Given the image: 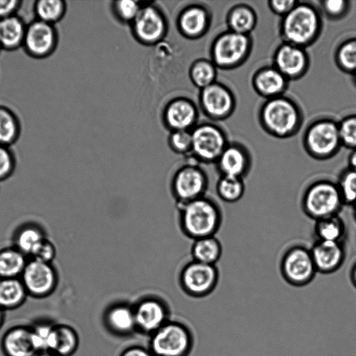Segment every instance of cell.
Instances as JSON below:
<instances>
[{"instance_id":"1","label":"cell","mask_w":356,"mask_h":356,"mask_svg":"<svg viewBox=\"0 0 356 356\" xmlns=\"http://www.w3.org/2000/svg\"><path fill=\"white\" fill-rule=\"evenodd\" d=\"M181 232L193 241L215 236L220 229L222 214L217 202L206 195L177 205Z\"/></svg>"},{"instance_id":"2","label":"cell","mask_w":356,"mask_h":356,"mask_svg":"<svg viewBox=\"0 0 356 356\" xmlns=\"http://www.w3.org/2000/svg\"><path fill=\"white\" fill-rule=\"evenodd\" d=\"M344 205L337 182L327 179L312 182L301 199L303 212L314 221L339 214Z\"/></svg>"},{"instance_id":"3","label":"cell","mask_w":356,"mask_h":356,"mask_svg":"<svg viewBox=\"0 0 356 356\" xmlns=\"http://www.w3.org/2000/svg\"><path fill=\"white\" fill-rule=\"evenodd\" d=\"M209 184L207 172L196 163H188L175 171L170 186L177 205H180L204 196Z\"/></svg>"},{"instance_id":"4","label":"cell","mask_w":356,"mask_h":356,"mask_svg":"<svg viewBox=\"0 0 356 356\" xmlns=\"http://www.w3.org/2000/svg\"><path fill=\"white\" fill-rule=\"evenodd\" d=\"M150 336L149 350L154 356H186L192 346L189 330L179 322L168 321Z\"/></svg>"},{"instance_id":"5","label":"cell","mask_w":356,"mask_h":356,"mask_svg":"<svg viewBox=\"0 0 356 356\" xmlns=\"http://www.w3.org/2000/svg\"><path fill=\"white\" fill-rule=\"evenodd\" d=\"M280 269L283 279L295 287L310 284L317 273L310 249L302 245H292L284 252Z\"/></svg>"},{"instance_id":"6","label":"cell","mask_w":356,"mask_h":356,"mask_svg":"<svg viewBox=\"0 0 356 356\" xmlns=\"http://www.w3.org/2000/svg\"><path fill=\"white\" fill-rule=\"evenodd\" d=\"M134 38L139 43L153 46L166 35L168 24L162 10L152 2L143 1V6L130 24Z\"/></svg>"},{"instance_id":"7","label":"cell","mask_w":356,"mask_h":356,"mask_svg":"<svg viewBox=\"0 0 356 356\" xmlns=\"http://www.w3.org/2000/svg\"><path fill=\"white\" fill-rule=\"evenodd\" d=\"M219 280V271L216 265L201 263L195 260L187 262L181 268L179 281L188 295L201 298L210 294Z\"/></svg>"},{"instance_id":"8","label":"cell","mask_w":356,"mask_h":356,"mask_svg":"<svg viewBox=\"0 0 356 356\" xmlns=\"http://www.w3.org/2000/svg\"><path fill=\"white\" fill-rule=\"evenodd\" d=\"M191 155L198 162L215 163L227 145L225 134L215 124L201 123L191 130Z\"/></svg>"},{"instance_id":"9","label":"cell","mask_w":356,"mask_h":356,"mask_svg":"<svg viewBox=\"0 0 356 356\" xmlns=\"http://www.w3.org/2000/svg\"><path fill=\"white\" fill-rule=\"evenodd\" d=\"M29 296L44 298L51 295L58 284V273L52 263L29 259L20 276Z\"/></svg>"},{"instance_id":"10","label":"cell","mask_w":356,"mask_h":356,"mask_svg":"<svg viewBox=\"0 0 356 356\" xmlns=\"http://www.w3.org/2000/svg\"><path fill=\"white\" fill-rule=\"evenodd\" d=\"M318 25V17L312 8L298 5L285 15L282 31L291 44L302 45L314 38Z\"/></svg>"},{"instance_id":"11","label":"cell","mask_w":356,"mask_h":356,"mask_svg":"<svg viewBox=\"0 0 356 356\" xmlns=\"http://www.w3.org/2000/svg\"><path fill=\"white\" fill-rule=\"evenodd\" d=\"M58 44V33L52 25L33 19L26 25L22 48L25 53L35 59L50 56Z\"/></svg>"},{"instance_id":"12","label":"cell","mask_w":356,"mask_h":356,"mask_svg":"<svg viewBox=\"0 0 356 356\" xmlns=\"http://www.w3.org/2000/svg\"><path fill=\"white\" fill-rule=\"evenodd\" d=\"M341 144L339 127L330 121L314 124L308 131L305 147L313 158L327 159L338 152Z\"/></svg>"},{"instance_id":"13","label":"cell","mask_w":356,"mask_h":356,"mask_svg":"<svg viewBox=\"0 0 356 356\" xmlns=\"http://www.w3.org/2000/svg\"><path fill=\"white\" fill-rule=\"evenodd\" d=\"M262 118L265 126L278 136H286L297 127L299 114L289 100L276 97L264 106Z\"/></svg>"},{"instance_id":"14","label":"cell","mask_w":356,"mask_h":356,"mask_svg":"<svg viewBox=\"0 0 356 356\" xmlns=\"http://www.w3.org/2000/svg\"><path fill=\"white\" fill-rule=\"evenodd\" d=\"M249 48L246 35L229 31L218 36L211 48L212 62L216 67L227 68L240 62Z\"/></svg>"},{"instance_id":"15","label":"cell","mask_w":356,"mask_h":356,"mask_svg":"<svg viewBox=\"0 0 356 356\" xmlns=\"http://www.w3.org/2000/svg\"><path fill=\"white\" fill-rule=\"evenodd\" d=\"M162 119L164 125L170 131H191L197 125L198 110L195 104L189 98L177 97L165 104Z\"/></svg>"},{"instance_id":"16","label":"cell","mask_w":356,"mask_h":356,"mask_svg":"<svg viewBox=\"0 0 356 356\" xmlns=\"http://www.w3.org/2000/svg\"><path fill=\"white\" fill-rule=\"evenodd\" d=\"M133 307L136 329L143 333L151 335L168 321L166 305L156 297H145Z\"/></svg>"},{"instance_id":"17","label":"cell","mask_w":356,"mask_h":356,"mask_svg":"<svg viewBox=\"0 0 356 356\" xmlns=\"http://www.w3.org/2000/svg\"><path fill=\"white\" fill-rule=\"evenodd\" d=\"M199 104L207 117L217 120L225 118L230 113L234 106V100L227 88L214 82L200 90Z\"/></svg>"},{"instance_id":"18","label":"cell","mask_w":356,"mask_h":356,"mask_svg":"<svg viewBox=\"0 0 356 356\" xmlns=\"http://www.w3.org/2000/svg\"><path fill=\"white\" fill-rule=\"evenodd\" d=\"M211 15L208 9L201 4H190L179 13L176 25L179 33L189 40L202 38L208 31Z\"/></svg>"},{"instance_id":"19","label":"cell","mask_w":356,"mask_h":356,"mask_svg":"<svg viewBox=\"0 0 356 356\" xmlns=\"http://www.w3.org/2000/svg\"><path fill=\"white\" fill-rule=\"evenodd\" d=\"M309 249L317 273L321 274L337 271L346 257L343 241L316 240Z\"/></svg>"},{"instance_id":"20","label":"cell","mask_w":356,"mask_h":356,"mask_svg":"<svg viewBox=\"0 0 356 356\" xmlns=\"http://www.w3.org/2000/svg\"><path fill=\"white\" fill-rule=\"evenodd\" d=\"M215 164L220 175L243 179L250 172L251 159L247 150L242 146L227 144Z\"/></svg>"},{"instance_id":"21","label":"cell","mask_w":356,"mask_h":356,"mask_svg":"<svg viewBox=\"0 0 356 356\" xmlns=\"http://www.w3.org/2000/svg\"><path fill=\"white\" fill-rule=\"evenodd\" d=\"M1 343L5 356H35L38 353L29 326L10 327L4 333Z\"/></svg>"},{"instance_id":"22","label":"cell","mask_w":356,"mask_h":356,"mask_svg":"<svg viewBox=\"0 0 356 356\" xmlns=\"http://www.w3.org/2000/svg\"><path fill=\"white\" fill-rule=\"evenodd\" d=\"M104 321L111 332L119 335H128L137 330L134 307L125 303L109 307L105 312Z\"/></svg>"},{"instance_id":"23","label":"cell","mask_w":356,"mask_h":356,"mask_svg":"<svg viewBox=\"0 0 356 356\" xmlns=\"http://www.w3.org/2000/svg\"><path fill=\"white\" fill-rule=\"evenodd\" d=\"M47 234L39 224L28 222L20 225L13 235V245L29 259L38 245L47 238Z\"/></svg>"},{"instance_id":"24","label":"cell","mask_w":356,"mask_h":356,"mask_svg":"<svg viewBox=\"0 0 356 356\" xmlns=\"http://www.w3.org/2000/svg\"><path fill=\"white\" fill-rule=\"evenodd\" d=\"M275 63L277 70L284 76L295 77L304 71L307 58L300 47L288 44L282 46L277 51Z\"/></svg>"},{"instance_id":"25","label":"cell","mask_w":356,"mask_h":356,"mask_svg":"<svg viewBox=\"0 0 356 356\" xmlns=\"http://www.w3.org/2000/svg\"><path fill=\"white\" fill-rule=\"evenodd\" d=\"M79 343V335L72 327L65 324L54 325L47 351L56 356H71L77 350Z\"/></svg>"},{"instance_id":"26","label":"cell","mask_w":356,"mask_h":356,"mask_svg":"<svg viewBox=\"0 0 356 356\" xmlns=\"http://www.w3.org/2000/svg\"><path fill=\"white\" fill-rule=\"evenodd\" d=\"M26 25L17 14L1 19L0 49L12 51L22 47Z\"/></svg>"},{"instance_id":"27","label":"cell","mask_w":356,"mask_h":356,"mask_svg":"<svg viewBox=\"0 0 356 356\" xmlns=\"http://www.w3.org/2000/svg\"><path fill=\"white\" fill-rule=\"evenodd\" d=\"M27 296L26 290L19 277L0 280V307L3 310L18 308L23 305Z\"/></svg>"},{"instance_id":"28","label":"cell","mask_w":356,"mask_h":356,"mask_svg":"<svg viewBox=\"0 0 356 356\" xmlns=\"http://www.w3.org/2000/svg\"><path fill=\"white\" fill-rule=\"evenodd\" d=\"M28 260L13 245L0 248V280L20 277Z\"/></svg>"},{"instance_id":"29","label":"cell","mask_w":356,"mask_h":356,"mask_svg":"<svg viewBox=\"0 0 356 356\" xmlns=\"http://www.w3.org/2000/svg\"><path fill=\"white\" fill-rule=\"evenodd\" d=\"M191 253L193 260L216 265L222 256V247L218 238L209 236L194 240Z\"/></svg>"},{"instance_id":"30","label":"cell","mask_w":356,"mask_h":356,"mask_svg":"<svg viewBox=\"0 0 356 356\" xmlns=\"http://www.w3.org/2000/svg\"><path fill=\"white\" fill-rule=\"evenodd\" d=\"M314 232L316 240L342 242L346 227L342 218L337 214L315 220Z\"/></svg>"},{"instance_id":"31","label":"cell","mask_w":356,"mask_h":356,"mask_svg":"<svg viewBox=\"0 0 356 356\" xmlns=\"http://www.w3.org/2000/svg\"><path fill=\"white\" fill-rule=\"evenodd\" d=\"M21 134V123L10 108L0 105V144L11 147Z\"/></svg>"},{"instance_id":"32","label":"cell","mask_w":356,"mask_h":356,"mask_svg":"<svg viewBox=\"0 0 356 356\" xmlns=\"http://www.w3.org/2000/svg\"><path fill=\"white\" fill-rule=\"evenodd\" d=\"M67 4L63 0H38L33 4L35 19L55 25L65 16Z\"/></svg>"},{"instance_id":"33","label":"cell","mask_w":356,"mask_h":356,"mask_svg":"<svg viewBox=\"0 0 356 356\" xmlns=\"http://www.w3.org/2000/svg\"><path fill=\"white\" fill-rule=\"evenodd\" d=\"M245 183L243 178L220 175L216 184L218 197L227 203H234L240 200L245 193Z\"/></svg>"},{"instance_id":"34","label":"cell","mask_w":356,"mask_h":356,"mask_svg":"<svg viewBox=\"0 0 356 356\" xmlns=\"http://www.w3.org/2000/svg\"><path fill=\"white\" fill-rule=\"evenodd\" d=\"M254 86L265 96L277 95L285 86V76L277 69H265L256 76Z\"/></svg>"},{"instance_id":"35","label":"cell","mask_w":356,"mask_h":356,"mask_svg":"<svg viewBox=\"0 0 356 356\" xmlns=\"http://www.w3.org/2000/svg\"><path fill=\"white\" fill-rule=\"evenodd\" d=\"M188 74L193 84L201 90L216 82V66L212 60L199 58L192 63Z\"/></svg>"},{"instance_id":"36","label":"cell","mask_w":356,"mask_h":356,"mask_svg":"<svg viewBox=\"0 0 356 356\" xmlns=\"http://www.w3.org/2000/svg\"><path fill=\"white\" fill-rule=\"evenodd\" d=\"M228 24L232 31L245 35L254 27L255 17L250 10L245 7H238L230 12Z\"/></svg>"},{"instance_id":"37","label":"cell","mask_w":356,"mask_h":356,"mask_svg":"<svg viewBox=\"0 0 356 356\" xmlns=\"http://www.w3.org/2000/svg\"><path fill=\"white\" fill-rule=\"evenodd\" d=\"M345 205H356V171L349 168L344 169L337 181Z\"/></svg>"},{"instance_id":"38","label":"cell","mask_w":356,"mask_h":356,"mask_svg":"<svg viewBox=\"0 0 356 356\" xmlns=\"http://www.w3.org/2000/svg\"><path fill=\"white\" fill-rule=\"evenodd\" d=\"M143 1L117 0L111 3V10L115 17L123 24H131L140 12Z\"/></svg>"},{"instance_id":"39","label":"cell","mask_w":356,"mask_h":356,"mask_svg":"<svg viewBox=\"0 0 356 356\" xmlns=\"http://www.w3.org/2000/svg\"><path fill=\"white\" fill-rule=\"evenodd\" d=\"M168 143L171 150L176 154L183 155L191 154V131H172L169 134Z\"/></svg>"},{"instance_id":"40","label":"cell","mask_w":356,"mask_h":356,"mask_svg":"<svg viewBox=\"0 0 356 356\" xmlns=\"http://www.w3.org/2000/svg\"><path fill=\"white\" fill-rule=\"evenodd\" d=\"M338 60L345 70L353 73L356 72V39L341 45L338 51Z\"/></svg>"},{"instance_id":"41","label":"cell","mask_w":356,"mask_h":356,"mask_svg":"<svg viewBox=\"0 0 356 356\" xmlns=\"http://www.w3.org/2000/svg\"><path fill=\"white\" fill-rule=\"evenodd\" d=\"M17 165L16 158L10 147L0 144V181L9 179Z\"/></svg>"},{"instance_id":"42","label":"cell","mask_w":356,"mask_h":356,"mask_svg":"<svg viewBox=\"0 0 356 356\" xmlns=\"http://www.w3.org/2000/svg\"><path fill=\"white\" fill-rule=\"evenodd\" d=\"M54 325L50 323H39L31 326L32 334L38 353L47 351L48 343Z\"/></svg>"},{"instance_id":"43","label":"cell","mask_w":356,"mask_h":356,"mask_svg":"<svg viewBox=\"0 0 356 356\" xmlns=\"http://www.w3.org/2000/svg\"><path fill=\"white\" fill-rule=\"evenodd\" d=\"M341 144L352 149H356V115L346 118L339 127Z\"/></svg>"},{"instance_id":"44","label":"cell","mask_w":356,"mask_h":356,"mask_svg":"<svg viewBox=\"0 0 356 356\" xmlns=\"http://www.w3.org/2000/svg\"><path fill=\"white\" fill-rule=\"evenodd\" d=\"M56 256V248L54 243L47 238L38 245L29 259L52 263Z\"/></svg>"},{"instance_id":"45","label":"cell","mask_w":356,"mask_h":356,"mask_svg":"<svg viewBox=\"0 0 356 356\" xmlns=\"http://www.w3.org/2000/svg\"><path fill=\"white\" fill-rule=\"evenodd\" d=\"M22 3L20 0H0V20L16 15Z\"/></svg>"},{"instance_id":"46","label":"cell","mask_w":356,"mask_h":356,"mask_svg":"<svg viewBox=\"0 0 356 356\" xmlns=\"http://www.w3.org/2000/svg\"><path fill=\"white\" fill-rule=\"evenodd\" d=\"M325 11L332 16L341 15L347 8V2L343 0H329L324 2Z\"/></svg>"},{"instance_id":"47","label":"cell","mask_w":356,"mask_h":356,"mask_svg":"<svg viewBox=\"0 0 356 356\" xmlns=\"http://www.w3.org/2000/svg\"><path fill=\"white\" fill-rule=\"evenodd\" d=\"M296 3L292 0L273 1L270 2V6L275 13L286 15L296 6Z\"/></svg>"},{"instance_id":"48","label":"cell","mask_w":356,"mask_h":356,"mask_svg":"<svg viewBox=\"0 0 356 356\" xmlns=\"http://www.w3.org/2000/svg\"><path fill=\"white\" fill-rule=\"evenodd\" d=\"M120 356H154L146 348L139 346H132L124 350Z\"/></svg>"},{"instance_id":"49","label":"cell","mask_w":356,"mask_h":356,"mask_svg":"<svg viewBox=\"0 0 356 356\" xmlns=\"http://www.w3.org/2000/svg\"><path fill=\"white\" fill-rule=\"evenodd\" d=\"M348 162V168L356 171V149H353L352 152L350 154Z\"/></svg>"},{"instance_id":"50","label":"cell","mask_w":356,"mask_h":356,"mask_svg":"<svg viewBox=\"0 0 356 356\" xmlns=\"http://www.w3.org/2000/svg\"><path fill=\"white\" fill-rule=\"evenodd\" d=\"M350 280L352 285L356 289V261L352 266L350 270Z\"/></svg>"},{"instance_id":"51","label":"cell","mask_w":356,"mask_h":356,"mask_svg":"<svg viewBox=\"0 0 356 356\" xmlns=\"http://www.w3.org/2000/svg\"><path fill=\"white\" fill-rule=\"evenodd\" d=\"M35 356H56L54 354L48 352V351H44L37 353Z\"/></svg>"},{"instance_id":"52","label":"cell","mask_w":356,"mask_h":356,"mask_svg":"<svg viewBox=\"0 0 356 356\" xmlns=\"http://www.w3.org/2000/svg\"><path fill=\"white\" fill-rule=\"evenodd\" d=\"M4 321V310L0 307V328L1 327Z\"/></svg>"},{"instance_id":"53","label":"cell","mask_w":356,"mask_h":356,"mask_svg":"<svg viewBox=\"0 0 356 356\" xmlns=\"http://www.w3.org/2000/svg\"><path fill=\"white\" fill-rule=\"evenodd\" d=\"M353 207V215H354V218L355 220H356V205H355Z\"/></svg>"},{"instance_id":"54","label":"cell","mask_w":356,"mask_h":356,"mask_svg":"<svg viewBox=\"0 0 356 356\" xmlns=\"http://www.w3.org/2000/svg\"><path fill=\"white\" fill-rule=\"evenodd\" d=\"M354 78H355V81L356 83V72L354 73Z\"/></svg>"},{"instance_id":"55","label":"cell","mask_w":356,"mask_h":356,"mask_svg":"<svg viewBox=\"0 0 356 356\" xmlns=\"http://www.w3.org/2000/svg\"><path fill=\"white\" fill-rule=\"evenodd\" d=\"M1 50V49H0Z\"/></svg>"}]
</instances>
